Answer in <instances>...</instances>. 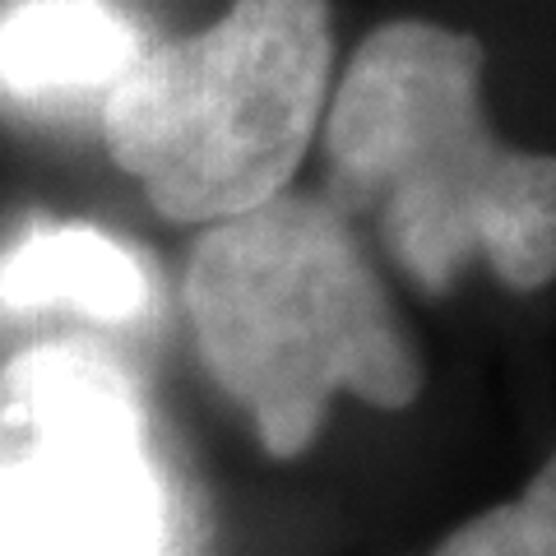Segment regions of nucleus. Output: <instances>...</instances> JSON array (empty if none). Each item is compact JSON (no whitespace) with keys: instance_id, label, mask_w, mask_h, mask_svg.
<instances>
[{"instance_id":"f257e3e1","label":"nucleus","mask_w":556,"mask_h":556,"mask_svg":"<svg viewBox=\"0 0 556 556\" xmlns=\"http://www.w3.org/2000/svg\"><path fill=\"white\" fill-rule=\"evenodd\" d=\"M486 51L399 20L353 51L325 116L339 208H371L390 255L450 288L473 255L515 292L556 278V153L501 144L482 108Z\"/></svg>"},{"instance_id":"20e7f679","label":"nucleus","mask_w":556,"mask_h":556,"mask_svg":"<svg viewBox=\"0 0 556 556\" xmlns=\"http://www.w3.org/2000/svg\"><path fill=\"white\" fill-rule=\"evenodd\" d=\"M0 556H172L144 408L93 348L0 367Z\"/></svg>"},{"instance_id":"7ed1b4c3","label":"nucleus","mask_w":556,"mask_h":556,"mask_svg":"<svg viewBox=\"0 0 556 556\" xmlns=\"http://www.w3.org/2000/svg\"><path fill=\"white\" fill-rule=\"evenodd\" d=\"M325 0H232L195 38L135 56L102 108L112 163L172 223H223L283 195L329 98Z\"/></svg>"},{"instance_id":"423d86ee","label":"nucleus","mask_w":556,"mask_h":556,"mask_svg":"<svg viewBox=\"0 0 556 556\" xmlns=\"http://www.w3.org/2000/svg\"><path fill=\"white\" fill-rule=\"evenodd\" d=\"M149 302L139 260L98 228H42L0 255V306H70L98 320H130Z\"/></svg>"},{"instance_id":"f03ea898","label":"nucleus","mask_w":556,"mask_h":556,"mask_svg":"<svg viewBox=\"0 0 556 556\" xmlns=\"http://www.w3.org/2000/svg\"><path fill=\"white\" fill-rule=\"evenodd\" d=\"M186 311L208 376L255 417L274 459L320 437L329 399L408 408L422 357L353 223L320 195H274L214 223L186 269Z\"/></svg>"},{"instance_id":"39448f33","label":"nucleus","mask_w":556,"mask_h":556,"mask_svg":"<svg viewBox=\"0 0 556 556\" xmlns=\"http://www.w3.org/2000/svg\"><path fill=\"white\" fill-rule=\"evenodd\" d=\"M135 56V28L108 0H24L0 20V89L20 98L116 84Z\"/></svg>"},{"instance_id":"0eeeda50","label":"nucleus","mask_w":556,"mask_h":556,"mask_svg":"<svg viewBox=\"0 0 556 556\" xmlns=\"http://www.w3.org/2000/svg\"><path fill=\"white\" fill-rule=\"evenodd\" d=\"M431 556H556V450L515 501L464 519Z\"/></svg>"}]
</instances>
